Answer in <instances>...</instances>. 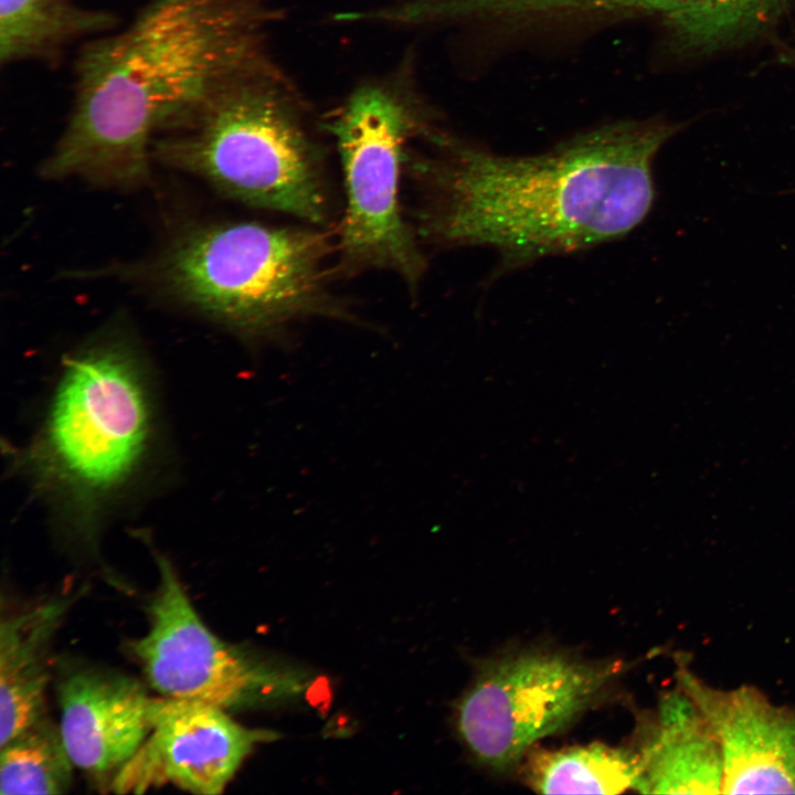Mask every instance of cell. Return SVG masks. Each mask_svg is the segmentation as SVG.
<instances>
[{
  "label": "cell",
  "mask_w": 795,
  "mask_h": 795,
  "mask_svg": "<svg viewBox=\"0 0 795 795\" xmlns=\"http://www.w3.org/2000/svg\"><path fill=\"white\" fill-rule=\"evenodd\" d=\"M0 793L63 794L73 778L74 764L60 727L47 716L0 745Z\"/></svg>",
  "instance_id": "e0dca14e"
},
{
  "label": "cell",
  "mask_w": 795,
  "mask_h": 795,
  "mask_svg": "<svg viewBox=\"0 0 795 795\" xmlns=\"http://www.w3.org/2000/svg\"><path fill=\"white\" fill-rule=\"evenodd\" d=\"M267 12L263 0H151L82 43L71 115L42 174L140 184L157 135L266 60Z\"/></svg>",
  "instance_id": "7a4b0ae2"
},
{
  "label": "cell",
  "mask_w": 795,
  "mask_h": 795,
  "mask_svg": "<svg viewBox=\"0 0 795 795\" xmlns=\"http://www.w3.org/2000/svg\"><path fill=\"white\" fill-rule=\"evenodd\" d=\"M327 236L255 222L203 226L179 239L159 273L169 292L246 337L304 318L343 317L328 288Z\"/></svg>",
  "instance_id": "5b68a950"
},
{
  "label": "cell",
  "mask_w": 795,
  "mask_h": 795,
  "mask_svg": "<svg viewBox=\"0 0 795 795\" xmlns=\"http://www.w3.org/2000/svg\"><path fill=\"white\" fill-rule=\"evenodd\" d=\"M621 670L555 653L528 651L487 664L462 698L457 727L485 765L506 768L600 698Z\"/></svg>",
  "instance_id": "52a82bcc"
},
{
  "label": "cell",
  "mask_w": 795,
  "mask_h": 795,
  "mask_svg": "<svg viewBox=\"0 0 795 795\" xmlns=\"http://www.w3.org/2000/svg\"><path fill=\"white\" fill-rule=\"evenodd\" d=\"M420 115L389 87L367 85L352 93L330 127L346 193L341 265L349 272H394L412 292L426 263L403 216L400 181L406 145L432 130Z\"/></svg>",
  "instance_id": "8992f818"
},
{
  "label": "cell",
  "mask_w": 795,
  "mask_h": 795,
  "mask_svg": "<svg viewBox=\"0 0 795 795\" xmlns=\"http://www.w3.org/2000/svg\"><path fill=\"white\" fill-rule=\"evenodd\" d=\"M782 61L795 66V46L788 47L782 53Z\"/></svg>",
  "instance_id": "ac0fdd59"
},
{
  "label": "cell",
  "mask_w": 795,
  "mask_h": 795,
  "mask_svg": "<svg viewBox=\"0 0 795 795\" xmlns=\"http://www.w3.org/2000/svg\"><path fill=\"white\" fill-rule=\"evenodd\" d=\"M153 140L162 161L245 204L312 224L329 216L319 149L298 99L267 60L226 82Z\"/></svg>",
  "instance_id": "277c9868"
},
{
  "label": "cell",
  "mask_w": 795,
  "mask_h": 795,
  "mask_svg": "<svg viewBox=\"0 0 795 795\" xmlns=\"http://www.w3.org/2000/svg\"><path fill=\"white\" fill-rule=\"evenodd\" d=\"M117 24L114 13L75 0H0V63L54 65L72 44L110 32Z\"/></svg>",
  "instance_id": "9a60e30c"
},
{
  "label": "cell",
  "mask_w": 795,
  "mask_h": 795,
  "mask_svg": "<svg viewBox=\"0 0 795 795\" xmlns=\"http://www.w3.org/2000/svg\"><path fill=\"white\" fill-rule=\"evenodd\" d=\"M56 692L74 766L109 787L148 736L157 698L134 677L87 662L65 664Z\"/></svg>",
  "instance_id": "8fae6325"
},
{
  "label": "cell",
  "mask_w": 795,
  "mask_h": 795,
  "mask_svg": "<svg viewBox=\"0 0 795 795\" xmlns=\"http://www.w3.org/2000/svg\"><path fill=\"white\" fill-rule=\"evenodd\" d=\"M76 597L53 596L2 618L0 625V745L46 714L49 653Z\"/></svg>",
  "instance_id": "4fadbf2b"
},
{
  "label": "cell",
  "mask_w": 795,
  "mask_h": 795,
  "mask_svg": "<svg viewBox=\"0 0 795 795\" xmlns=\"http://www.w3.org/2000/svg\"><path fill=\"white\" fill-rule=\"evenodd\" d=\"M159 581L148 605V629L129 646L160 696L224 710L257 701L271 674L247 653L219 638L193 607L174 568L155 554Z\"/></svg>",
  "instance_id": "ba28073f"
},
{
  "label": "cell",
  "mask_w": 795,
  "mask_h": 795,
  "mask_svg": "<svg viewBox=\"0 0 795 795\" xmlns=\"http://www.w3.org/2000/svg\"><path fill=\"white\" fill-rule=\"evenodd\" d=\"M678 688L696 703L721 752L722 794H795V709L751 686L714 688L685 661Z\"/></svg>",
  "instance_id": "30bf717a"
},
{
  "label": "cell",
  "mask_w": 795,
  "mask_h": 795,
  "mask_svg": "<svg viewBox=\"0 0 795 795\" xmlns=\"http://www.w3.org/2000/svg\"><path fill=\"white\" fill-rule=\"evenodd\" d=\"M276 738L272 731L241 725L216 706L157 697L148 736L108 788L140 794L170 784L193 794L216 795L255 744Z\"/></svg>",
  "instance_id": "9c48e42d"
},
{
  "label": "cell",
  "mask_w": 795,
  "mask_h": 795,
  "mask_svg": "<svg viewBox=\"0 0 795 795\" xmlns=\"http://www.w3.org/2000/svg\"><path fill=\"white\" fill-rule=\"evenodd\" d=\"M527 777L532 788L544 794H617L638 788L642 762L638 751L594 743L534 753Z\"/></svg>",
  "instance_id": "2e32d148"
},
{
  "label": "cell",
  "mask_w": 795,
  "mask_h": 795,
  "mask_svg": "<svg viewBox=\"0 0 795 795\" xmlns=\"http://www.w3.org/2000/svg\"><path fill=\"white\" fill-rule=\"evenodd\" d=\"M155 409L138 356L109 341L72 354L19 467L52 505L63 531L95 543L105 511L145 466Z\"/></svg>",
  "instance_id": "3957f363"
},
{
  "label": "cell",
  "mask_w": 795,
  "mask_h": 795,
  "mask_svg": "<svg viewBox=\"0 0 795 795\" xmlns=\"http://www.w3.org/2000/svg\"><path fill=\"white\" fill-rule=\"evenodd\" d=\"M680 129L625 120L520 157L435 130L433 153L409 166L421 192L417 233L439 246L492 248L509 268L619 239L649 213L654 158Z\"/></svg>",
  "instance_id": "6da1fadb"
},
{
  "label": "cell",
  "mask_w": 795,
  "mask_h": 795,
  "mask_svg": "<svg viewBox=\"0 0 795 795\" xmlns=\"http://www.w3.org/2000/svg\"><path fill=\"white\" fill-rule=\"evenodd\" d=\"M646 794H722L719 744L691 698L680 688L666 693L638 751Z\"/></svg>",
  "instance_id": "7c38bea8"
},
{
  "label": "cell",
  "mask_w": 795,
  "mask_h": 795,
  "mask_svg": "<svg viewBox=\"0 0 795 795\" xmlns=\"http://www.w3.org/2000/svg\"><path fill=\"white\" fill-rule=\"evenodd\" d=\"M573 17L643 13L660 18L691 51L717 50L767 26L787 0H560Z\"/></svg>",
  "instance_id": "5bb4252c"
}]
</instances>
